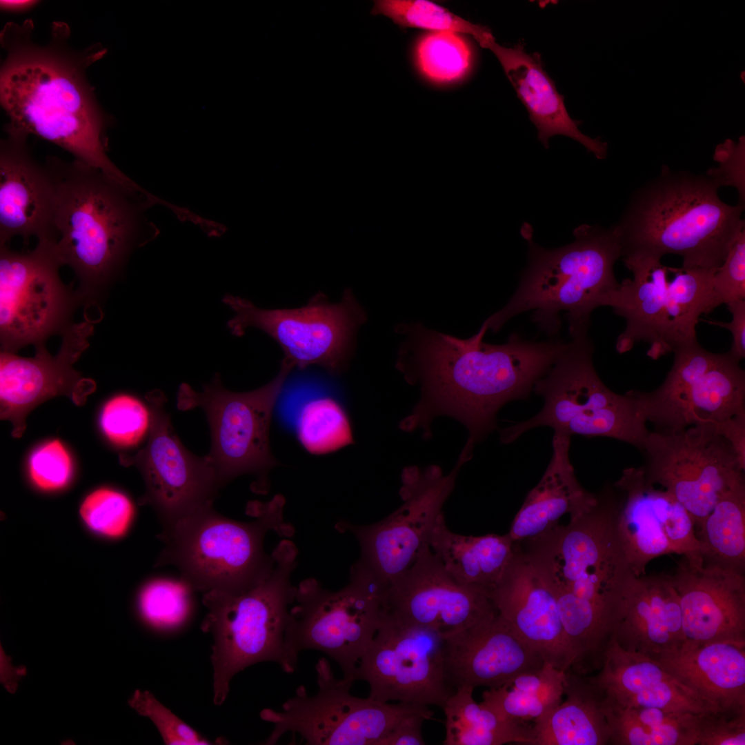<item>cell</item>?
Segmentation results:
<instances>
[{
	"instance_id": "obj_1",
	"label": "cell",
	"mask_w": 745,
	"mask_h": 745,
	"mask_svg": "<svg viewBox=\"0 0 745 745\" xmlns=\"http://www.w3.org/2000/svg\"><path fill=\"white\" fill-rule=\"evenodd\" d=\"M51 39L32 40L33 23H7L1 32L6 57L0 72V101L11 125L53 143L74 159L99 168L126 186L132 183L107 154V119L86 70L106 50L97 44L77 52L70 30L54 23Z\"/></svg>"
},
{
	"instance_id": "obj_2",
	"label": "cell",
	"mask_w": 745,
	"mask_h": 745,
	"mask_svg": "<svg viewBox=\"0 0 745 745\" xmlns=\"http://www.w3.org/2000/svg\"><path fill=\"white\" fill-rule=\"evenodd\" d=\"M487 330L467 339L435 332L420 335L410 354L409 376L420 380L422 396L400 424L402 430L423 428L439 415L464 424L468 439L463 452L496 428V415L506 403L526 399L565 349L558 341H526L517 334L499 345L483 342Z\"/></svg>"
},
{
	"instance_id": "obj_3",
	"label": "cell",
	"mask_w": 745,
	"mask_h": 745,
	"mask_svg": "<svg viewBox=\"0 0 745 745\" xmlns=\"http://www.w3.org/2000/svg\"><path fill=\"white\" fill-rule=\"evenodd\" d=\"M617 500L597 496L588 510L530 540L525 554L553 594L580 675L599 670L635 577L615 528Z\"/></svg>"
},
{
	"instance_id": "obj_4",
	"label": "cell",
	"mask_w": 745,
	"mask_h": 745,
	"mask_svg": "<svg viewBox=\"0 0 745 745\" xmlns=\"http://www.w3.org/2000/svg\"><path fill=\"white\" fill-rule=\"evenodd\" d=\"M719 187L706 175L663 166L633 192L615 225L622 257L674 254L682 257L684 267L718 268L745 229L744 206L726 203Z\"/></svg>"
},
{
	"instance_id": "obj_5",
	"label": "cell",
	"mask_w": 745,
	"mask_h": 745,
	"mask_svg": "<svg viewBox=\"0 0 745 745\" xmlns=\"http://www.w3.org/2000/svg\"><path fill=\"white\" fill-rule=\"evenodd\" d=\"M56 193L55 250L74 271L81 299L91 298L121 271L146 224L141 192L101 170L49 156L44 163Z\"/></svg>"
},
{
	"instance_id": "obj_6",
	"label": "cell",
	"mask_w": 745,
	"mask_h": 745,
	"mask_svg": "<svg viewBox=\"0 0 745 745\" xmlns=\"http://www.w3.org/2000/svg\"><path fill=\"white\" fill-rule=\"evenodd\" d=\"M573 233L571 244L547 249L534 242L524 226L528 266L509 301L484 323L487 330L497 331L513 317L533 310V321L546 334L558 332L563 312L572 338L588 333L592 312L619 284L614 265L622 248L615 226L605 229L583 224Z\"/></svg>"
},
{
	"instance_id": "obj_7",
	"label": "cell",
	"mask_w": 745,
	"mask_h": 745,
	"mask_svg": "<svg viewBox=\"0 0 745 745\" xmlns=\"http://www.w3.org/2000/svg\"><path fill=\"white\" fill-rule=\"evenodd\" d=\"M284 499L258 504L247 522L217 513L212 504L179 519L163 533L166 546L159 564H172L194 590L237 595L265 581L275 564L264 550L270 530L292 533L283 521Z\"/></svg>"
},
{
	"instance_id": "obj_8",
	"label": "cell",
	"mask_w": 745,
	"mask_h": 745,
	"mask_svg": "<svg viewBox=\"0 0 745 745\" xmlns=\"http://www.w3.org/2000/svg\"><path fill=\"white\" fill-rule=\"evenodd\" d=\"M633 278L624 279L600 300L626 321L616 349L629 351L644 341L653 359L697 341L700 317L722 304L713 288L715 270L664 266L661 259L623 258Z\"/></svg>"
},
{
	"instance_id": "obj_9",
	"label": "cell",
	"mask_w": 745,
	"mask_h": 745,
	"mask_svg": "<svg viewBox=\"0 0 745 745\" xmlns=\"http://www.w3.org/2000/svg\"><path fill=\"white\" fill-rule=\"evenodd\" d=\"M275 564L270 576L253 588L237 595L205 593L208 612L201 626L213 637L210 656L213 667V701L221 705L229 684L238 672L270 661L281 667L289 606L296 586L290 575L297 564V549L284 539L272 553Z\"/></svg>"
},
{
	"instance_id": "obj_10",
	"label": "cell",
	"mask_w": 745,
	"mask_h": 745,
	"mask_svg": "<svg viewBox=\"0 0 745 745\" xmlns=\"http://www.w3.org/2000/svg\"><path fill=\"white\" fill-rule=\"evenodd\" d=\"M593 351L588 333L573 337L534 386L544 400L541 410L501 430V441L510 444L531 429L548 426L570 437L613 438L642 451L650 432L647 421L630 391L619 395L603 383L593 365Z\"/></svg>"
},
{
	"instance_id": "obj_11",
	"label": "cell",
	"mask_w": 745,
	"mask_h": 745,
	"mask_svg": "<svg viewBox=\"0 0 745 745\" xmlns=\"http://www.w3.org/2000/svg\"><path fill=\"white\" fill-rule=\"evenodd\" d=\"M386 588L358 560L348 584L337 591L324 588L314 578L301 581L289 610L282 670L293 673L301 651L317 650L354 682V672L377 630Z\"/></svg>"
},
{
	"instance_id": "obj_12",
	"label": "cell",
	"mask_w": 745,
	"mask_h": 745,
	"mask_svg": "<svg viewBox=\"0 0 745 745\" xmlns=\"http://www.w3.org/2000/svg\"><path fill=\"white\" fill-rule=\"evenodd\" d=\"M318 691L308 695L304 686L281 706V711L263 709L261 718L273 724L265 744H275L288 732L297 733L308 745H378L405 717L434 714L426 705L390 704L350 694L352 681L334 676L328 661L315 666Z\"/></svg>"
},
{
	"instance_id": "obj_13",
	"label": "cell",
	"mask_w": 745,
	"mask_h": 745,
	"mask_svg": "<svg viewBox=\"0 0 745 745\" xmlns=\"http://www.w3.org/2000/svg\"><path fill=\"white\" fill-rule=\"evenodd\" d=\"M294 368L284 358L272 380L246 393L226 390L219 377L201 393L187 384L180 386L178 408L201 407L207 416L212 447L206 456L221 486L244 474L255 475L264 481L268 470L277 464L270 450V424L274 407Z\"/></svg>"
},
{
	"instance_id": "obj_14",
	"label": "cell",
	"mask_w": 745,
	"mask_h": 745,
	"mask_svg": "<svg viewBox=\"0 0 745 745\" xmlns=\"http://www.w3.org/2000/svg\"><path fill=\"white\" fill-rule=\"evenodd\" d=\"M673 354V366L657 388L630 391L655 431L717 424L745 413V372L729 351L709 352L697 341Z\"/></svg>"
},
{
	"instance_id": "obj_15",
	"label": "cell",
	"mask_w": 745,
	"mask_h": 745,
	"mask_svg": "<svg viewBox=\"0 0 745 745\" xmlns=\"http://www.w3.org/2000/svg\"><path fill=\"white\" fill-rule=\"evenodd\" d=\"M223 303L234 312L228 321L230 332L241 336L253 327L272 338L295 367L319 366L331 375L346 367L353 337L365 321L362 308L346 290L338 303L318 294L304 306L292 309H261L250 301L231 295Z\"/></svg>"
},
{
	"instance_id": "obj_16",
	"label": "cell",
	"mask_w": 745,
	"mask_h": 745,
	"mask_svg": "<svg viewBox=\"0 0 745 745\" xmlns=\"http://www.w3.org/2000/svg\"><path fill=\"white\" fill-rule=\"evenodd\" d=\"M642 451L648 479L675 497L691 516L695 529L724 495L745 484L744 470L715 424L650 431Z\"/></svg>"
},
{
	"instance_id": "obj_17",
	"label": "cell",
	"mask_w": 745,
	"mask_h": 745,
	"mask_svg": "<svg viewBox=\"0 0 745 745\" xmlns=\"http://www.w3.org/2000/svg\"><path fill=\"white\" fill-rule=\"evenodd\" d=\"M57 239L38 241L28 252L0 246V341L3 351L15 352L29 344L43 345L71 326L80 300L60 279Z\"/></svg>"
},
{
	"instance_id": "obj_18",
	"label": "cell",
	"mask_w": 745,
	"mask_h": 745,
	"mask_svg": "<svg viewBox=\"0 0 745 745\" xmlns=\"http://www.w3.org/2000/svg\"><path fill=\"white\" fill-rule=\"evenodd\" d=\"M444 636L404 622L382 608L376 633L352 679L369 686L368 697L443 708L455 691L444 664Z\"/></svg>"
},
{
	"instance_id": "obj_19",
	"label": "cell",
	"mask_w": 745,
	"mask_h": 745,
	"mask_svg": "<svg viewBox=\"0 0 745 745\" xmlns=\"http://www.w3.org/2000/svg\"><path fill=\"white\" fill-rule=\"evenodd\" d=\"M468 459L460 455L453 470L444 475L437 466L425 469H404L400 495L402 504L384 519L357 526L340 521L339 531H349L357 538L358 559L386 586L415 562L422 546L428 542L441 509L452 493L460 467Z\"/></svg>"
},
{
	"instance_id": "obj_20",
	"label": "cell",
	"mask_w": 745,
	"mask_h": 745,
	"mask_svg": "<svg viewBox=\"0 0 745 745\" xmlns=\"http://www.w3.org/2000/svg\"><path fill=\"white\" fill-rule=\"evenodd\" d=\"M150 413L146 445L134 455L121 453L123 466H135L146 485L140 504L150 505L169 530L180 519L212 504L221 486L207 456L190 453L176 435L160 392L146 395Z\"/></svg>"
},
{
	"instance_id": "obj_21",
	"label": "cell",
	"mask_w": 745,
	"mask_h": 745,
	"mask_svg": "<svg viewBox=\"0 0 745 745\" xmlns=\"http://www.w3.org/2000/svg\"><path fill=\"white\" fill-rule=\"evenodd\" d=\"M615 487L622 494L616 532L635 577L646 574L653 559L667 554L703 562L691 516L673 495L648 479L643 467L624 469Z\"/></svg>"
},
{
	"instance_id": "obj_22",
	"label": "cell",
	"mask_w": 745,
	"mask_h": 745,
	"mask_svg": "<svg viewBox=\"0 0 745 745\" xmlns=\"http://www.w3.org/2000/svg\"><path fill=\"white\" fill-rule=\"evenodd\" d=\"M92 332L90 321L71 325L62 334L61 348L54 356L44 344L36 346L33 357L1 352L0 418L11 422L13 437L23 435L28 415L45 401L64 395L81 406L95 391V381L73 368L88 347Z\"/></svg>"
},
{
	"instance_id": "obj_23",
	"label": "cell",
	"mask_w": 745,
	"mask_h": 745,
	"mask_svg": "<svg viewBox=\"0 0 745 745\" xmlns=\"http://www.w3.org/2000/svg\"><path fill=\"white\" fill-rule=\"evenodd\" d=\"M384 610L399 619L434 629L444 637L465 630L496 610L484 590L457 582L428 542L414 563L386 587Z\"/></svg>"
},
{
	"instance_id": "obj_24",
	"label": "cell",
	"mask_w": 745,
	"mask_h": 745,
	"mask_svg": "<svg viewBox=\"0 0 745 745\" xmlns=\"http://www.w3.org/2000/svg\"><path fill=\"white\" fill-rule=\"evenodd\" d=\"M446 678L455 689L500 687L546 662L497 613L444 637Z\"/></svg>"
},
{
	"instance_id": "obj_25",
	"label": "cell",
	"mask_w": 745,
	"mask_h": 745,
	"mask_svg": "<svg viewBox=\"0 0 745 745\" xmlns=\"http://www.w3.org/2000/svg\"><path fill=\"white\" fill-rule=\"evenodd\" d=\"M0 144V246L19 236L57 239L56 193L45 165L28 146V135L10 123Z\"/></svg>"
},
{
	"instance_id": "obj_26",
	"label": "cell",
	"mask_w": 745,
	"mask_h": 745,
	"mask_svg": "<svg viewBox=\"0 0 745 745\" xmlns=\"http://www.w3.org/2000/svg\"><path fill=\"white\" fill-rule=\"evenodd\" d=\"M670 577L686 640L745 644V573L684 558Z\"/></svg>"
},
{
	"instance_id": "obj_27",
	"label": "cell",
	"mask_w": 745,
	"mask_h": 745,
	"mask_svg": "<svg viewBox=\"0 0 745 745\" xmlns=\"http://www.w3.org/2000/svg\"><path fill=\"white\" fill-rule=\"evenodd\" d=\"M497 613L544 661L566 671L572 656L556 599L525 554L515 555L488 592Z\"/></svg>"
},
{
	"instance_id": "obj_28",
	"label": "cell",
	"mask_w": 745,
	"mask_h": 745,
	"mask_svg": "<svg viewBox=\"0 0 745 745\" xmlns=\"http://www.w3.org/2000/svg\"><path fill=\"white\" fill-rule=\"evenodd\" d=\"M613 637L623 649L654 659L686 640L679 599L670 575L633 577Z\"/></svg>"
},
{
	"instance_id": "obj_29",
	"label": "cell",
	"mask_w": 745,
	"mask_h": 745,
	"mask_svg": "<svg viewBox=\"0 0 745 745\" xmlns=\"http://www.w3.org/2000/svg\"><path fill=\"white\" fill-rule=\"evenodd\" d=\"M591 676L606 697L622 705L693 713L714 710L657 661L623 649L613 637Z\"/></svg>"
},
{
	"instance_id": "obj_30",
	"label": "cell",
	"mask_w": 745,
	"mask_h": 745,
	"mask_svg": "<svg viewBox=\"0 0 745 745\" xmlns=\"http://www.w3.org/2000/svg\"><path fill=\"white\" fill-rule=\"evenodd\" d=\"M655 659L713 709L745 707V644L686 639Z\"/></svg>"
},
{
	"instance_id": "obj_31",
	"label": "cell",
	"mask_w": 745,
	"mask_h": 745,
	"mask_svg": "<svg viewBox=\"0 0 745 745\" xmlns=\"http://www.w3.org/2000/svg\"><path fill=\"white\" fill-rule=\"evenodd\" d=\"M551 459L538 484L528 492L508 533L515 543L553 529L564 515L576 517L592 508L597 496L578 481L570 462V437L554 433Z\"/></svg>"
},
{
	"instance_id": "obj_32",
	"label": "cell",
	"mask_w": 745,
	"mask_h": 745,
	"mask_svg": "<svg viewBox=\"0 0 745 745\" xmlns=\"http://www.w3.org/2000/svg\"><path fill=\"white\" fill-rule=\"evenodd\" d=\"M500 61L518 97L528 111L546 148L552 136L562 135L583 144L599 159L606 155L607 144L591 139L578 129V122L568 115L553 80L544 70L538 53H526L521 43L513 48L499 44L493 51Z\"/></svg>"
},
{
	"instance_id": "obj_33",
	"label": "cell",
	"mask_w": 745,
	"mask_h": 745,
	"mask_svg": "<svg viewBox=\"0 0 745 745\" xmlns=\"http://www.w3.org/2000/svg\"><path fill=\"white\" fill-rule=\"evenodd\" d=\"M566 699L533 724V745H608L604 693L591 675L564 671Z\"/></svg>"
},
{
	"instance_id": "obj_34",
	"label": "cell",
	"mask_w": 745,
	"mask_h": 745,
	"mask_svg": "<svg viewBox=\"0 0 745 745\" xmlns=\"http://www.w3.org/2000/svg\"><path fill=\"white\" fill-rule=\"evenodd\" d=\"M433 552L459 584L488 593L510 563L515 543L508 533L463 535L451 531L441 514L428 539Z\"/></svg>"
},
{
	"instance_id": "obj_35",
	"label": "cell",
	"mask_w": 745,
	"mask_h": 745,
	"mask_svg": "<svg viewBox=\"0 0 745 745\" xmlns=\"http://www.w3.org/2000/svg\"><path fill=\"white\" fill-rule=\"evenodd\" d=\"M604 711L610 744L697 745L698 713L624 706L605 695Z\"/></svg>"
},
{
	"instance_id": "obj_36",
	"label": "cell",
	"mask_w": 745,
	"mask_h": 745,
	"mask_svg": "<svg viewBox=\"0 0 745 745\" xmlns=\"http://www.w3.org/2000/svg\"><path fill=\"white\" fill-rule=\"evenodd\" d=\"M473 689L458 688L448 697L445 714V745H501L510 742L533 745V724L506 719L476 702Z\"/></svg>"
},
{
	"instance_id": "obj_37",
	"label": "cell",
	"mask_w": 745,
	"mask_h": 745,
	"mask_svg": "<svg viewBox=\"0 0 745 745\" xmlns=\"http://www.w3.org/2000/svg\"><path fill=\"white\" fill-rule=\"evenodd\" d=\"M564 677V671L545 662L537 671L485 691L481 703L506 719L533 724L561 703Z\"/></svg>"
},
{
	"instance_id": "obj_38",
	"label": "cell",
	"mask_w": 745,
	"mask_h": 745,
	"mask_svg": "<svg viewBox=\"0 0 745 745\" xmlns=\"http://www.w3.org/2000/svg\"><path fill=\"white\" fill-rule=\"evenodd\" d=\"M697 529L704 564L745 573V484L724 495Z\"/></svg>"
},
{
	"instance_id": "obj_39",
	"label": "cell",
	"mask_w": 745,
	"mask_h": 745,
	"mask_svg": "<svg viewBox=\"0 0 745 745\" xmlns=\"http://www.w3.org/2000/svg\"><path fill=\"white\" fill-rule=\"evenodd\" d=\"M372 12L386 15L403 27L470 34L482 48L489 50L496 43L490 30L486 27L472 23L444 8L428 1H377L375 3Z\"/></svg>"
},
{
	"instance_id": "obj_40",
	"label": "cell",
	"mask_w": 745,
	"mask_h": 745,
	"mask_svg": "<svg viewBox=\"0 0 745 745\" xmlns=\"http://www.w3.org/2000/svg\"><path fill=\"white\" fill-rule=\"evenodd\" d=\"M193 590L181 578H159L148 582L140 590L137 597L139 615L143 622L155 630L176 631L183 627L192 615Z\"/></svg>"
},
{
	"instance_id": "obj_41",
	"label": "cell",
	"mask_w": 745,
	"mask_h": 745,
	"mask_svg": "<svg viewBox=\"0 0 745 745\" xmlns=\"http://www.w3.org/2000/svg\"><path fill=\"white\" fill-rule=\"evenodd\" d=\"M297 435L311 454L324 455L353 443L348 419L339 404L330 397L312 399L301 409Z\"/></svg>"
},
{
	"instance_id": "obj_42",
	"label": "cell",
	"mask_w": 745,
	"mask_h": 745,
	"mask_svg": "<svg viewBox=\"0 0 745 745\" xmlns=\"http://www.w3.org/2000/svg\"><path fill=\"white\" fill-rule=\"evenodd\" d=\"M417 59L427 77L437 81H449L461 77L468 70L471 50L460 34L435 32L420 41Z\"/></svg>"
},
{
	"instance_id": "obj_43",
	"label": "cell",
	"mask_w": 745,
	"mask_h": 745,
	"mask_svg": "<svg viewBox=\"0 0 745 745\" xmlns=\"http://www.w3.org/2000/svg\"><path fill=\"white\" fill-rule=\"evenodd\" d=\"M149 408L137 398L119 395L107 401L100 417V425L107 438L119 447L138 444L149 430Z\"/></svg>"
},
{
	"instance_id": "obj_44",
	"label": "cell",
	"mask_w": 745,
	"mask_h": 745,
	"mask_svg": "<svg viewBox=\"0 0 745 745\" xmlns=\"http://www.w3.org/2000/svg\"><path fill=\"white\" fill-rule=\"evenodd\" d=\"M79 513L92 531L111 538L123 536L134 516V506L128 497L115 490L101 488L83 501Z\"/></svg>"
},
{
	"instance_id": "obj_45",
	"label": "cell",
	"mask_w": 745,
	"mask_h": 745,
	"mask_svg": "<svg viewBox=\"0 0 745 745\" xmlns=\"http://www.w3.org/2000/svg\"><path fill=\"white\" fill-rule=\"evenodd\" d=\"M128 704L139 715L148 717L154 723L165 744H212L161 704L149 691L136 690Z\"/></svg>"
},
{
	"instance_id": "obj_46",
	"label": "cell",
	"mask_w": 745,
	"mask_h": 745,
	"mask_svg": "<svg viewBox=\"0 0 745 745\" xmlns=\"http://www.w3.org/2000/svg\"><path fill=\"white\" fill-rule=\"evenodd\" d=\"M32 481L46 491L59 490L70 481L72 475L71 457L59 439H54L37 448L28 463Z\"/></svg>"
},
{
	"instance_id": "obj_47",
	"label": "cell",
	"mask_w": 745,
	"mask_h": 745,
	"mask_svg": "<svg viewBox=\"0 0 745 745\" xmlns=\"http://www.w3.org/2000/svg\"><path fill=\"white\" fill-rule=\"evenodd\" d=\"M697 745H745V707L698 713Z\"/></svg>"
},
{
	"instance_id": "obj_48",
	"label": "cell",
	"mask_w": 745,
	"mask_h": 745,
	"mask_svg": "<svg viewBox=\"0 0 745 745\" xmlns=\"http://www.w3.org/2000/svg\"><path fill=\"white\" fill-rule=\"evenodd\" d=\"M713 290L722 304L745 300V229L737 236L713 277Z\"/></svg>"
},
{
	"instance_id": "obj_49",
	"label": "cell",
	"mask_w": 745,
	"mask_h": 745,
	"mask_svg": "<svg viewBox=\"0 0 745 745\" xmlns=\"http://www.w3.org/2000/svg\"><path fill=\"white\" fill-rule=\"evenodd\" d=\"M744 137H741L738 143L726 140L717 146L714 160L718 161L719 167L709 169L706 175L715 180L719 186H729L737 189L739 195L738 204L744 206Z\"/></svg>"
},
{
	"instance_id": "obj_50",
	"label": "cell",
	"mask_w": 745,
	"mask_h": 745,
	"mask_svg": "<svg viewBox=\"0 0 745 745\" xmlns=\"http://www.w3.org/2000/svg\"><path fill=\"white\" fill-rule=\"evenodd\" d=\"M433 719V715L415 713L401 719L378 745L425 744L421 726L425 720Z\"/></svg>"
},
{
	"instance_id": "obj_51",
	"label": "cell",
	"mask_w": 745,
	"mask_h": 745,
	"mask_svg": "<svg viewBox=\"0 0 745 745\" xmlns=\"http://www.w3.org/2000/svg\"><path fill=\"white\" fill-rule=\"evenodd\" d=\"M732 315L729 322L720 321H706L711 325L728 330L733 336V342L728 350L737 359L745 357V300H740L726 304Z\"/></svg>"
},
{
	"instance_id": "obj_52",
	"label": "cell",
	"mask_w": 745,
	"mask_h": 745,
	"mask_svg": "<svg viewBox=\"0 0 745 745\" xmlns=\"http://www.w3.org/2000/svg\"><path fill=\"white\" fill-rule=\"evenodd\" d=\"M717 432L731 446L742 469H745V413L715 424Z\"/></svg>"
},
{
	"instance_id": "obj_53",
	"label": "cell",
	"mask_w": 745,
	"mask_h": 745,
	"mask_svg": "<svg viewBox=\"0 0 745 745\" xmlns=\"http://www.w3.org/2000/svg\"><path fill=\"white\" fill-rule=\"evenodd\" d=\"M38 2L32 0H1L0 8L6 12H21L33 8Z\"/></svg>"
}]
</instances>
